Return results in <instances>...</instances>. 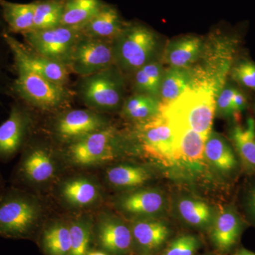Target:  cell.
Returning a JSON list of instances; mask_svg holds the SVG:
<instances>
[{
	"label": "cell",
	"instance_id": "cell-43",
	"mask_svg": "<svg viewBox=\"0 0 255 255\" xmlns=\"http://www.w3.org/2000/svg\"></svg>",
	"mask_w": 255,
	"mask_h": 255
},
{
	"label": "cell",
	"instance_id": "cell-42",
	"mask_svg": "<svg viewBox=\"0 0 255 255\" xmlns=\"http://www.w3.org/2000/svg\"></svg>",
	"mask_w": 255,
	"mask_h": 255
},
{
	"label": "cell",
	"instance_id": "cell-11",
	"mask_svg": "<svg viewBox=\"0 0 255 255\" xmlns=\"http://www.w3.org/2000/svg\"><path fill=\"white\" fill-rule=\"evenodd\" d=\"M246 224L234 206L219 210L209 228L210 240L221 255L233 253L238 248Z\"/></svg>",
	"mask_w": 255,
	"mask_h": 255
},
{
	"label": "cell",
	"instance_id": "cell-1",
	"mask_svg": "<svg viewBox=\"0 0 255 255\" xmlns=\"http://www.w3.org/2000/svg\"><path fill=\"white\" fill-rule=\"evenodd\" d=\"M160 111L169 123L192 129L206 140L212 128L216 99L211 87H196Z\"/></svg>",
	"mask_w": 255,
	"mask_h": 255
},
{
	"label": "cell",
	"instance_id": "cell-35",
	"mask_svg": "<svg viewBox=\"0 0 255 255\" xmlns=\"http://www.w3.org/2000/svg\"><path fill=\"white\" fill-rule=\"evenodd\" d=\"M237 89L231 85H226L217 96L216 100V112L221 117H234L233 99Z\"/></svg>",
	"mask_w": 255,
	"mask_h": 255
},
{
	"label": "cell",
	"instance_id": "cell-7",
	"mask_svg": "<svg viewBox=\"0 0 255 255\" xmlns=\"http://www.w3.org/2000/svg\"><path fill=\"white\" fill-rule=\"evenodd\" d=\"M80 28L59 26L23 33L25 41L38 54L68 67L75 43L82 36Z\"/></svg>",
	"mask_w": 255,
	"mask_h": 255
},
{
	"label": "cell",
	"instance_id": "cell-38",
	"mask_svg": "<svg viewBox=\"0 0 255 255\" xmlns=\"http://www.w3.org/2000/svg\"><path fill=\"white\" fill-rule=\"evenodd\" d=\"M232 255H255V253L249 251L246 248H243V247H241V248L239 247L236 251L233 252Z\"/></svg>",
	"mask_w": 255,
	"mask_h": 255
},
{
	"label": "cell",
	"instance_id": "cell-27",
	"mask_svg": "<svg viewBox=\"0 0 255 255\" xmlns=\"http://www.w3.org/2000/svg\"><path fill=\"white\" fill-rule=\"evenodd\" d=\"M159 100L153 96L136 94L124 102L122 113L128 119L144 122L160 113Z\"/></svg>",
	"mask_w": 255,
	"mask_h": 255
},
{
	"label": "cell",
	"instance_id": "cell-39",
	"mask_svg": "<svg viewBox=\"0 0 255 255\" xmlns=\"http://www.w3.org/2000/svg\"><path fill=\"white\" fill-rule=\"evenodd\" d=\"M87 255H107L102 252H92V253H88Z\"/></svg>",
	"mask_w": 255,
	"mask_h": 255
},
{
	"label": "cell",
	"instance_id": "cell-26",
	"mask_svg": "<svg viewBox=\"0 0 255 255\" xmlns=\"http://www.w3.org/2000/svg\"><path fill=\"white\" fill-rule=\"evenodd\" d=\"M62 196L65 200L75 206L90 205L97 200L99 189L95 183L85 178L67 181L62 187Z\"/></svg>",
	"mask_w": 255,
	"mask_h": 255
},
{
	"label": "cell",
	"instance_id": "cell-4",
	"mask_svg": "<svg viewBox=\"0 0 255 255\" xmlns=\"http://www.w3.org/2000/svg\"><path fill=\"white\" fill-rule=\"evenodd\" d=\"M124 83L120 70L115 65L82 78L79 95L84 103L96 112L118 108L123 100Z\"/></svg>",
	"mask_w": 255,
	"mask_h": 255
},
{
	"label": "cell",
	"instance_id": "cell-29",
	"mask_svg": "<svg viewBox=\"0 0 255 255\" xmlns=\"http://www.w3.org/2000/svg\"><path fill=\"white\" fill-rule=\"evenodd\" d=\"M65 0H36L34 4L33 30H44L60 26Z\"/></svg>",
	"mask_w": 255,
	"mask_h": 255
},
{
	"label": "cell",
	"instance_id": "cell-33",
	"mask_svg": "<svg viewBox=\"0 0 255 255\" xmlns=\"http://www.w3.org/2000/svg\"><path fill=\"white\" fill-rule=\"evenodd\" d=\"M201 246L200 240L196 236L182 235L170 241L162 255H196Z\"/></svg>",
	"mask_w": 255,
	"mask_h": 255
},
{
	"label": "cell",
	"instance_id": "cell-21",
	"mask_svg": "<svg viewBox=\"0 0 255 255\" xmlns=\"http://www.w3.org/2000/svg\"><path fill=\"white\" fill-rule=\"evenodd\" d=\"M199 87V82L187 68L168 69L164 72L159 88L161 107L172 103L188 90Z\"/></svg>",
	"mask_w": 255,
	"mask_h": 255
},
{
	"label": "cell",
	"instance_id": "cell-24",
	"mask_svg": "<svg viewBox=\"0 0 255 255\" xmlns=\"http://www.w3.org/2000/svg\"><path fill=\"white\" fill-rule=\"evenodd\" d=\"M120 205L128 214L148 216L157 214L163 209L164 197L158 191L145 189L124 196Z\"/></svg>",
	"mask_w": 255,
	"mask_h": 255
},
{
	"label": "cell",
	"instance_id": "cell-22",
	"mask_svg": "<svg viewBox=\"0 0 255 255\" xmlns=\"http://www.w3.org/2000/svg\"><path fill=\"white\" fill-rule=\"evenodd\" d=\"M203 43L199 37L184 36L173 40L166 48V63L170 68L187 69L197 60Z\"/></svg>",
	"mask_w": 255,
	"mask_h": 255
},
{
	"label": "cell",
	"instance_id": "cell-6",
	"mask_svg": "<svg viewBox=\"0 0 255 255\" xmlns=\"http://www.w3.org/2000/svg\"><path fill=\"white\" fill-rule=\"evenodd\" d=\"M119 154V136L110 127L71 142L68 149L70 160L83 167L110 162L117 158Z\"/></svg>",
	"mask_w": 255,
	"mask_h": 255
},
{
	"label": "cell",
	"instance_id": "cell-14",
	"mask_svg": "<svg viewBox=\"0 0 255 255\" xmlns=\"http://www.w3.org/2000/svg\"><path fill=\"white\" fill-rule=\"evenodd\" d=\"M30 124L26 110L16 105L11 108L9 117L0 125V158H9L19 150Z\"/></svg>",
	"mask_w": 255,
	"mask_h": 255
},
{
	"label": "cell",
	"instance_id": "cell-41",
	"mask_svg": "<svg viewBox=\"0 0 255 255\" xmlns=\"http://www.w3.org/2000/svg\"><path fill=\"white\" fill-rule=\"evenodd\" d=\"M0 188H1V177H0Z\"/></svg>",
	"mask_w": 255,
	"mask_h": 255
},
{
	"label": "cell",
	"instance_id": "cell-28",
	"mask_svg": "<svg viewBox=\"0 0 255 255\" xmlns=\"http://www.w3.org/2000/svg\"><path fill=\"white\" fill-rule=\"evenodd\" d=\"M178 211L184 222L198 229L209 230L214 219L209 206L196 199H182L178 204Z\"/></svg>",
	"mask_w": 255,
	"mask_h": 255
},
{
	"label": "cell",
	"instance_id": "cell-30",
	"mask_svg": "<svg viewBox=\"0 0 255 255\" xmlns=\"http://www.w3.org/2000/svg\"><path fill=\"white\" fill-rule=\"evenodd\" d=\"M107 177L114 187L127 189L145 184L150 174L147 169L139 166L119 165L109 169Z\"/></svg>",
	"mask_w": 255,
	"mask_h": 255
},
{
	"label": "cell",
	"instance_id": "cell-8",
	"mask_svg": "<svg viewBox=\"0 0 255 255\" xmlns=\"http://www.w3.org/2000/svg\"><path fill=\"white\" fill-rule=\"evenodd\" d=\"M114 65L112 40L82 35L74 46L68 68L83 78Z\"/></svg>",
	"mask_w": 255,
	"mask_h": 255
},
{
	"label": "cell",
	"instance_id": "cell-9",
	"mask_svg": "<svg viewBox=\"0 0 255 255\" xmlns=\"http://www.w3.org/2000/svg\"><path fill=\"white\" fill-rule=\"evenodd\" d=\"M140 123L138 138L145 153L166 165L175 163L174 134L168 120L160 112Z\"/></svg>",
	"mask_w": 255,
	"mask_h": 255
},
{
	"label": "cell",
	"instance_id": "cell-17",
	"mask_svg": "<svg viewBox=\"0 0 255 255\" xmlns=\"http://www.w3.org/2000/svg\"><path fill=\"white\" fill-rule=\"evenodd\" d=\"M127 23L122 20L118 10L112 5L104 4L95 16L80 26L84 36L100 39L113 40Z\"/></svg>",
	"mask_w": 255,
	"mask_h": 255
},
{
	"label": "cell",
	"instance_id": "cell-23",
	"mask_svg": "<svg viewBox=\"0 0 255 255\" xmlns=\"http://www.w3.org/2000/svg\"><path fill=\"white\" fill-rule=\"evenodd\" d=\"M0 11L8 32L26 33L33 30L34 4L16 3L7 0H0Z\"/></svg>",
	"mask_w": 255,
	"mask_h": 255
},
{
	"label": "cell",
	"instance_id": "cell-15",
	"mask_svg": "<svg viewBox=\"0 0 255 255\" xmlns=\"http://www.w3.org/2000/svg\"><path fill=\"white\" fill-rule=\"evenodd\" d=\"M204 157L214 169L226 177H235L243 169L232 143L217 132H211L206 139Z\"/></svg>",
	"mask_w": 255,
	"mask_h": 255
},
{
	"label": "cell",
	"instance_id": "cell-2",
	"mask_svg": "<svg viewBox=\"0 0 255 255\" xmlns=\"http://www.w3.org/2000/svg\"><path fill=\"white\" fill-rule=\"evenodd\" d=\"M157 37L140 23H127L112 40L114 63L122 71H136L152 61L157 50Z\"/></svg>",
	"mask_w": 255,
	"mask_h": 255
},
{
	"label": "cell",
	"instance_id": "cell-37",
	"mask_svg": "<svg viewBox=\"0 0 255 255\" xmlns=\"http://www.w3.org/2000/svg\"><path fill=\"white\" fill-rule=\"evenodd\" d=\"M248 105V100L246 95L238 89L235 92L233 99V112H234V117L238 118V116L246 110Z\"/></svg>",
	"mask_w": 255,
	"mask_h": 255
},
{
	"label": "cell",
	"instance_id": "cell-34",
	"mask_svg": "<svg viewBox=\"0 0 255 255\" xmlns=\"http://www.w3.org/2000/svg\"><path fill=\"white\" fill-rule=\"evenodd\" d=\"M232 78L242 86L255 91V63L251 60H242L232 70Z\"/></svg>",
	"mask_w": 255,
	"mask_h": 255
},
{
	"label": "cell",
	"instance_id": "cell-5",
	"mask_svg": "<svg viewBox=\"0 0 255 255\" xmlns=\"http://www.w3.org/2000/svg\"><path fill=\"white\" fill-rule=\"evenodd\" d=\"M39 216V206L29 196L9 194L0 202V236L26 237L36 227Z\"/></svg>",
	"mask_w": 255,
	"mask_h": 255
},
{
	"label": "cell",
	"instance_id": "cell-19",
	"mask_svg": "<svg viewBox=\"0 0 255 255\" xmlns=\"http://www.w3.org/2000/svg\"><path fill=\"white\" fill-rule=\"evenodd\" d=\"M170 124V123H169ZM175 141L176 162L199 164L204 157L206 139L189 128L170 124Z\"/></svg>",
	"mask_w": 255,
	"mask_h": 255
},
{
	"label": "cell",
	"instance_id": "cell-18",
	"mask_svg": "<svg viewBox=\"0 0 255 255\" xmlns=\"http://www.w3.org/2000/svg\"><path fill=\"white\" fill-rule=\"evenodd\" d=\"M231 143L241 162L242 168L255 176V121L247 120L245 125L236 124L230 132Z\"/></svg>",
	"mask_w": 255,
	"mask_h": 255
},
{
	"label": "cell",
	"instance_id": "cell-3",
	"mask_svg": "<svg viewBox=\"0 0 255 255\" xmlns=\"http://www.w3.org/2000/svg\"><path fill=\"white\" fill-rule=\"evenodd\" d=\"M14 66L17 75L13 90L28 105L50 111L68 103L71 94L65 85L50 81L22 65Z\"/></svg>",
	"mask_w": 255,
	"mask_h": 255
},
{
	"label": "cell",
	"instance_id": "cell-12",
	"mask_svg": "<svg viewBox=\"0 0 255 255\" xmlns=\"http://www.w3.org/2000/svg\"><path fill=\"white\" fill-rule=\"evenodd\" d=\"M107 127L105 117L96 111L76 110L60 117L55 130L61 140L71 143Z\"/></svg>",
	"mask_w": 255,
	"mask_h": 255
},
{
	"label": "cell",
	"instance_id": "cell-10",
	"mask_svg": "<svg viewBox=\"0 0 255 255\" xmlns=\"http://www.w3.org/2000/svg\"><path fill=\"white\" fill-rule=\"evenodd\" d=\"M3 37L12 54L15 65H22L50 81L65 85L68 79V67L38 54L28 45L16 39L9 32L5 31Z\"/></svg>",
	"mask_w": 255,
	"mask_h": 255
},
{
	"label": "cell",
	"instance_id": "cell-31",
	"mask_svg": "<svg viewBox=\"0 0 255 255\" xmlns=\"http://www.w3.org/2000/svg\"><path fill=\"white\" fill-rule=\"evenodd\" d=\"M43 246L48 255H69L70 251L69 226L58 223L47 228L43 233Z\"/></svg>",
	"mask_w": 255,
	"mask_h": 255
},
{
	"label": "cell",
	"instance_id": "cell-16",
	"mask_svg": "<svg viewBox=\"0 0 255 255\" xmlns=\"http://www.w3.org/2000/svg\"><path fill=\"white\" fill-rule=\"evenodd\" d=\"M98 238L100 246L110 254L127 255L134 247L130 227L118 219L105 218L101 220Z\"/></svg>",
	"mask_w": 255,
	"mask_h": 255
},
{
	"label": "cell",
	"instance_id": "cell-32",
	"mask_svg": "<svg viewBox=\"0 0 255 255\" xmlns=\"http://www.w3.org/2000/svg\"><path fill=\"white\" fill-rule=\"evenodd\" d=\"M70 251L69 255H87L91 241V227L86 221L78 220L69 226Z\"/></svg>",
	"mask_w": 255,
	"mask_h": 255
},
{
	"label": "cell",
	"instance_id": "cell-36",
	"mask_svg": "<svg viewBox=\"0 0 255 255\" xmlns=\"http://www.w3.org/2000/svg\"><path fill=\"white\" fill-rule=\"evenodd\" d=\"M244 207L248 219L255 226V180L248 185L245 192Z\"/></svg>",
	"mask_w": 255,
	"mask_h": 255
},
{
	"label": "cell",
	"instance_id": "cell-13",
	"mask_svg": "<svg viewBox=\"0 0 255 255\" xmlns=\"http://www.w3.org/2000/svg\"><path fill=\"white\" fill-rule=\"evenodd\" d=\"M134 247L140 255H153L168 242L171 230L163 221L152 219L135 220L131 225Z\"/></svg>",
	"mask_w": 255,
	"mask_h": 255
},
{
	"label": "cell",
	"instance_id": "cell-40",
	"mask_svg": "<svg viewBox=\"0 0 255 255\" xmlns=\"http://www.w3.org/2000/svg\"><path fill=\"white\" fill-rule=\"evenodd\" d=\"M216 255L211 254V253H209V254H206V255Z\"/></svg>",
	"mask_w": 255,
	"mask_h": 255
},
{
	"label": "cell",
	"instance_id": "cell-25",
	"mask_svg": "<svg viewBox=\"0 0 255 255\" xmlns=\"http://www.w3.org/2000/svg\"><path fill=\"white\" fill-rule=\"evenodd\" d=\"M102 0H65L60 26L80 28L97 14Z\"/></svg>",
	"mask_w": 255,
	"mask_h": 255
},
{
	"label": "cell",
	"instance_id": "cell-20",
	"mask_svg": "<svg viewBox=\"0 0 255 255\" xmlns=\"http://www.w3.org/2000/svg\"><path fill=\"white\" fill-rule=\"evenodd\" d=\"M19 172L28 182L36 184L46 182L54 175L55 162L48 150L37 147L23 157Z\"/></svg>",
	"mask_w": 255,
	"mask_h": 255
}]
</instances>
